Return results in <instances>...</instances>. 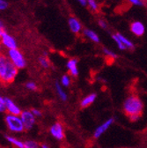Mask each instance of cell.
Returning a JSON list of instances; mask_svg holds the SVG:
<instances>
[{
    "label": "cell",
    "mask_w": 147,
    "mask_h": 148,
    "mask_svg": "<svg viewBox=\"0 0 147 148\" xmlns=\"http://www.w3.org/2000/svg\"><path fill=\"white\" fill-rule=\"evenodd\" d=\"M18 71L19 69L12 63L5 53L0 56V83L5 85L11 84L15 80Z\"/></svg>",
    "instance_id": "6da1fadb"
},
{
    "label": "cell",
    "mask_w": 147,
    "mask_h": 148,
    "mask_svg": "<svg viewBox=\"0 0 147 148\" xmlns=\"http://www.w3.org/2000/svg\"><path fill=\"white\" fill-rule=\"evenodd\" d=\"M143 102L136 95L129 96L123 103V110L126 115L130 116H141L143 111Z\"/></svg>",
    "instance_id": "7a4b0ae2"
},
{
    "label": "cell",
    "mask_w": 147,
    "mask_h": 148,
    "mask_svg": "<svg viewBox=\"0 0 147 148\" xmlns=\"http://www.w3.org/2000/svg\"><path fill=\"white\" fill-rule=\"evenodd\" d=\"M5 122L8 130L13 133H22L24 131H26L21 116L6 114L5 117Z\"/></svg>",
    "instance_id": "3957f363"
},
{
    "label": "cell",
    "mask_w": 147,
    "mask_h": 148,
    "mask_svg": "<svg viewBox=\"0 0 147 148\" xmlns=\"http://www.w3.org/2000/svg\"><path fill=\"white\" fill-rule=\"evenodd\" d=\"M5 54L7 55L9 59L12 61V63L19 70L25 68L27 63H26V60H25V58H24L22 52L19 49L7 50L5 52Z\"/></svg>",
    "instance_id": "277c9868"
},
{
    "label": "cell",
    "mask_w": 147,
    "mask_h": 148,
    "mask_svg": "<svg viewBox=\"0 0 147 148\" xmlns=\"http://www.w3.org/2000/svg\"><path fill=\"white\" fill-rule=\"evenodd\" d=\"M3 48L7 50L18 49L17 48V42L13 36H12L9 33L5 30L1 33V43H0Z\"/></svg>",
    "instance_id": "5b68a950"
},
{
    "label": "cell",
    "mask_w": 147,
    "mask_h": 148,
    "mask_svg": "<svg viewBox=\"0 0 147 148\" xmlns=\"http://www.w3.org/2000/svg\"><path fill=\"white\" fill-rule=\"evenodd\" d=\"M21 118L23 122V124L25 126V129L27 131L31 130L34 123H35V116L33 115L31 112V110H24L22 111V113L21 114Z\"/></svg>",
    "instance_id": "8992f818"
},
{
    "label": "cell",
    "mask_w": 147,
    "mask_h": 148,
    "mask_svg": "<svg viewBox=\"0 0 147 148\" xmlns=\"http://www.w3.org/2000/svg\"><path fill=\"white\" fill-rule=\"evenodd\" d=\"M5 110L7 114L14 115V116H21V114L22 113L21 108L12 99L8 97H5Z\"/></svg>",
    "instance_id": "52a82bcc"
},
{
    "label": "cell",
    "mask_w": 147,
    "mask_h": 148,
    "mask_svg": "<svg viewBox=\"0 0 147 148\" xmlns=\"http://www.w3.org/2000/svg\"><path fill=\"white\" fill-rule=\"evenodd\" d=\"M49 132L57 140H62L64 138V127L60 123H54L50 129H49Z\"/></svg>",
    "instance_id": "ba28073f"
},
{
    "label": "cell",
    "mask_w": 147,
    "mask_h": 148,
    "mask_svg": "<svg viewBox=\"0 0 147 148\" xmlns=\"http://www.w3.org/2000/svg\"><path fill=\"white\" fill-rule=\"evenodd\" d=\"M114 121H115V119L113 117H110L107 121H105L104 123H102L100 126H98L96 128V130L94 131V137L95 138H99L105 132L107 131V130L109 129V127L113 124Z\"/></svg>",
    "instance_id": "9c48e42d"
},
{
    "label": "cell",
    "mask_w": 147,
    "mask_h": 148,
    "mask_svg": "<svg viewBox=\"0 0 147 148\" xmlns=\"http://www.w3.org/2000/svg\"><path fill=\"white\" fill-rule=\"evenodd\" d=\"M68 25L70 29V31L74 34H79L81 32L82 30V25L81 23L79 21V20H77L74 17H70L68 20Z\"/></svg>",
    "instance_id": "30bf717a"
},
{
    "label": "cell",
    "mask_w": 147,
    "mask_h": 148,
    "mask_svg": "<svg viewBox=\"0 0 147 148\" xmlns=\"http://www.w3.org/2000/svg\"><path fill=\"white\" fill-rule=\"evenodd\" d=\"M131 30L135 35L142 36L145 32V27L140 21H134L131 25Z\"/></svg>",
    "instance_id": "8fae6325"
},
{
    "label": "cell",
    "mask_w": 147,
    "mask_h": 148,
    "mask_svg": "<svg viewBox=\"0 0 147 148\" xmlns=\"http://www.w3.org/2000/svg\"><path fill=\"white\" fill-rule=\"evenodd\" d=\"M67 69L69 70L70 75L73 77H77L79 75V69H78V60L75 58L70 59L66 64Z\"/></svg>",
    "instance_id": "7c38bea8"
},
{
    "label": "cell",
    "mask_w": 147,
    "mask_h": 148,
    "mask_svg": "<svg viewBox=\"0 0 147 148\" xmlns=\"http://www.w3.org/2000/svg\"><path fill=\"white\" fill-rule=\"evenodd\" d=\"M97 98V95L94 94V92H93V94H90L88 95L87 96H85L80 102V106L82 108H86V107H89L90 105L93 104L95 100Z\"/></svg>",
    "instance_id": "4fadbf2b"
},
{
    "label": "cell",
    "mask_w": 147,
    "mask_h": 148,
    "mask_svg": "<svg viewBox=\"0 0 147 148\" xmlns=\"http://www.w3.org/2000/svg\"><path fill=\"white\" fill-rule=\"evenodd\" d=\"M84 34L87 37L89 40H91L94 42H100V37L97 34L96 32L91 30V29H85L84 30Z\"/></svg>",
    "instance_id": "5bb4252c"
},
{
    "label": "cell",
    "mask_w": 147,
    "mask_h": 148,
    "mask_svg": "<svg viewBox=\"0 0 147 148\" xmlns=\"http://www.w3.org/2000/svg\"><path fill=\"white\" fill-rule=\"evenodd\" d=\"M5 138L10 144L14 145L16 148H25V142H22L20 139H18L12 136H6Z\"/></svg>",
    "instance_id": "9a60e30c"
},
{
    "label": "cell",
    "mask_w": 147,
    "mask_h": 148,
    "mask_svg": "<svg viewBox=\"0 0 147 148\" xmlns=\"http://www.w3.org/2000/svg\"><path fill=\"white\" fill-rule=\"evenodd\" d=\"M116 34L117 35V37L121 40V42L125 45V47H126L127 49H134V43H133L130 39H128L127 37L123 36L122 34H119V33H117V34Z\"/></svg>",
    "instance_id": "2e32d148"
},
{
    "label": "cell",
    "mask_w": 147,
    "mask_h": 148,
    "mask_svg": "<svg viewBox=\"0 0 147 148\" xmlns=\"http://www.w3.org/2000/svg\"><path fill=\"white\" fill-rule=\"evenodd\" d=\"M56 91H57L58 96L60 97V99H61L62 101H67L68 97H67L66 92L64 91V89H63V86H62L60 83H58V82H57V83H56Z\"/></svg>",
    "instance_id": "e0dca14e"
},
{
    "label": "cell",
    "mask_w": 147,
    "mask_h": 148,
    "mask_svg": "<svg viewBox=\"0 0 147 148\" xmlns=\"http://www.w3.org/2000/svg\"><path fill=\"white\" fill-rule=\"evenodd\" d=\"M46 55H47V54H46V53H44V56H41V57L39 58V59H38L40 65H41L42 67H43L44 69L49 68V65H50L49 61V59L47 58Z\"/></svg>",
    "instance_id": "ac0fdd59"
},
{
    "label": "cell",
    "mask_w": 147,
    "mask_h": 148,
    "mask_svg": "<svg viewBox=\"0 0 147 148\" xmlns=\"http://www.w3.org/2000/svg\"><path fill=\"white\" fill-rule=\"evenodd\" d=\"M113 40H114V42H116V44L117 45V47L121 49V50H124V49H127V48L125 47V45L121 42V40L118 38L117 37V35L116 34H113Z\"/></svg>",
    "instance_id": "d6986e66"
},
{
    "label": "cell",
    "mask_w": 147,
    "mask_h": 148,
    "mask_svg": "<svg viewBox=\"0 0 147 148\" xmlns=\"http://www.w3.org/2000/svg\"><path fill=\"white\" fill-rule=\"evenodd\" d=\"M25 148H39V145L34 140H27L25 142Z\"/></svg>",
    "instance_id": "ffe728a7"
},
{
    "label": "cell",
    "mask_w": 147,
    "mask_h": 148,
    "mask_svg": "<svg viewBox=\"0 0 147 148\" xmlns=\"http://www.w3.org/2000/svg\"><path fill=\"white\" fill-rule=\"evenodd\" d=\"M86 3L92 11H97L98 10V4L96 2V0H86Z\"/></svg>",
    "instance_id": "44dd1931"
},
{
    "label": "cell",
    "mask_w": 147,
    "mask_h": 148,
    "mask_svg": "<svg viewBox=\"0 0 147 148\" xmlns=\"http://www.w3.org/2000/svg\"><path fill=\"white\" fill-rule=\"evenodd\" d=\"M103 52H104V54H105L106 56H107V57L111 58H113V59L117 58V55H116L114 51L110 50V49H107V48H103Z\"/></svg>",
    "instance_id": "7402d4cb"
},
{
    "label": "cell",
    "mask_w": 147,
    "mask_h": 148,
    "mask_svg": "<svg viewBox=\"0 0 147 148\" xmlns=\"http://www.w3.org/2000/svg\"><path fill=\"white\" fill-rule=\"evenodd\" d=\"M63 86H69L70 85V78L68 75H64L61 78V83Z\"/></svg>",
    "instance_id": "603a6c76"
},
{
    "label": "cell",
    "mask_w": 147,
    "mask_h": 148,
    "mask_svg": "<svg viewBox=\"0 0 147 148\" xmlns=\"http://www.w3.org/2000/svg\"><path fill=\"white\" fill-rule=\"evenodd\" d=\"M26 87L30 91H36L37 90V85L34 81H28L26 83Z\"/></svg>",
    "instance_id": "cb8c5ba5"
},
{
    "label": "cell",
    "mask_w": 147,
    "mask_h": 148,
    "mask_svg": "<svg viewBox=\"0 0 147 148\" xmlns=\"http://www.w3.org/2000/svg\"><path fill=\"white\" fill-rule=\"evenodd\" d=\"M5 111V97L0 95V113H4Z\"/></svg>",
    "instance_id": "d4e9b609"
},
{
    "label": "cell",
    "mask_w": 147,
    "mask_h": 148,
    "mask_svg": "<svg viewBox=\"0 0 147 148\" xmlns=\"http://www.w3.org/2000/svg\"><path fill=\"white\" fill-rule=\"evenodd\" d=\"M31 112L33 113V115L35 116V117H40L42 116V111L38 108H32L31 109Z\"/></svg>",
    "instance_id": "484cf974"
},
{
    "label": "cell",
    "mask_w": 147,
    "mask_h": 148,
    "mask_svg": "<svg viewBox=\"0 0 147 148\" xmlns=\"http://www.w3.org/2000/svg\"><path fill=\"white\" fill-rule=\"evenodd\" d=\"M8 7V2L5 0H0V11H4L7 9Z\"/></svg>",
    "instance_id": "4316f807"
},
{
    "label": "cell",
    "mask_w": 147,
    "mask_h": 148,
    "mask_svg": "<svg viewBox=\"0 0 147 148\" xmlns=\"http://www.w3.org/2000/svg\"><path fill=\"white\" fill-rule=\"evenodd\" d=\"M131 4L134 5H137V6H142L143 5V2L141 0H128Z\"/></svg>",
    "instance_id": "83f0119b"
},
{
    "label": "cell",
    "mask_w": 147,
    "mask_h": 148,
    "mask_svg": "<svg viewBox=\"0 0 147 148\" xmlns=\"http://www.w3.org/2000/svg\"><path fill=\"white\" fill-rule=\"evenodd\" d=\"M99 26H100L101 28H103V29H107V22H106L105 21H103V20L99 21Z\"/></svg>",
    "instance_id": "f1b7e54d"
},
{
    "label": "cell",
    "mask_w": 147,
    "mask_h": 148,
    "mask_svg": "<svg viewBox=\"0 0 147 148\" xmlns=\"http://www.w3.org/2000/svg\"><path fill=\"white\" fill-rule=\"evenodd\" d=\"M139 116H130V119L131 120V121H133V122H135V121H137V119H139Z\"/></svg>",
    "instance_id": "f546056e"
},
{
    "label": "cell",
    "mask_w": 147,
    "mask_h": 148,
    "mask_svg": "<svg viewBox=\"0 0 147 148\" xmlns=\"http://www.w3.org/2000/svg\"><path fill=\"white\" fill-rule=\"evenodd\" d=\"M77 1H78L80 5H82L83 6H85V5H87L86 0H77Z\"/></svg>",
    "instance_id": "4dcf8cb0"
},
{
    "label": "cell",
    "mask_w": 147,
    "mask_h": 148,
    "mask_svg": "<svg viewBox=\"0 0 147 148\" xmlns=\"http://www.w3.org/2000/svg\"><path fill=\"white\" fill-rule=\"evenodd\" d=\"M3 31H5V28H4V24L2 23V21H0V33H2Z\"/></svg>",
    "instance_id": "1f68e13d"
},
{
    "label": "cell",
    "mask_w": 147,
    "mask_h": 148,
    "mask_svg": "<svg viewBox=\"0 0 147 148\" xmlns=\"http://www.w3.org/2000/svg\"><path fill=\"white\" fill-rule=\"evenodd\" d=\"M41 148H49V145H45V144H42V145H41Z\"/></svg>",
    "instance_id": "d6a6232c"
},
{
    "label": "cell",
    "mask_w": 147,
    "mask_h": 148,
    "mask_svg": "<svg viewBox=\"0 0 147 148\" xmlns=\"http://www.w3.org/2000/svg\"><path fill=\"white\" fill-rule=\"evenodd\" d=\"M2 48H3V47H2L1 45H0V56H1V55L4 53V52H3V49H2Z\"/></svg>",
    "instance_id": "836d02e7"
},
{
    "label": "cell",
    "mask_w": 147,
    "mask_h": 148,
    "mask_svg": "<svg viewBox=\"0 0 147 148\" xmlns=\"http://www.w3.org/2000/svg\"><path fill=\"white\" fill-rule=\"evenodd\" d=\"M0 43H1V33H0Z\"/></svg>",
    "instance_id": "e575fe53"
}]
</instances>
